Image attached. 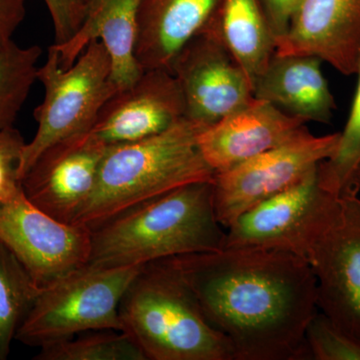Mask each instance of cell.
Returning <instances> with one entry per match:
<instances>
[{
    "label": "cell",
    "instance_id": "cb8c5ba5",
    "mask_svg": "<svg viewBox=\"0 0 360 360\" xmlns=\"http://www.w3.org/2000/svg\"><path fill=\"white\" fill-rule=\"evenodd\" d=\"M314 360H360V340L338 328L322 312L310 321L305 333Z\"/></svg>",
    "mask_w": 360,
    "mask_h": 360
},
{
    "label": "cell",
    "instance_id": "f1b7e54d",
    "mask_svg": "<svg viewBox=\"0 0 360 360\" xmlns=\"http://www.w3.org/2000/svg\"><path fill=\"white\" fill-rule=\"evenodd\" d=\"M352 186L356 188L360 193V165L357 167L356 172H355L354 179H352Z\"/></svg>",
    "mask_w": 360,
    "mask_h": 360
},
{
    "label": "cell",
    "instance_id": "d4e9b609",
    "mask_svg": "<svg viewBox=\"0 0 360 360\" xmlns=\"http://www.w3.org/2000/svg\"><path fill=\"white\" fill-rule=\"evenodd\" d=\"M25 144L14 127L0 130V206L22 191L20 167Z\"/></svg>",
    "mask_w": 360,
    "mask_h": 360
},
{
    "label": "cell",
    "instance_id": "7402d4cb",
    "mask_svg": "<svg viewBox=\"0 0 360 360\" xmlns=\"http://www.w3.org/2000/svg\"><path fill=\"white\" fill-rule=\"evenodd\" d=\"M37 360H148L141 347L124 331L97 330L40 348Z\"/></svg>",
    "mask_w": 360,
    "mask_h": 360
},
{
    "label": "cell",
    "instance_id": "2e32d148",
    "mask_svg": "<svg viewBox=\"0 0 360 360\" xmlns=\"http://www.w3.org/2000/svg\"><path fill=\"white\" fill-rule=\"evenodd\" d=\"M139 4L141 0H90L77 34L65 44H52L61 68L72 65L87 45L98 39L110 54L116 87L134 84L143 71L134 53Z\"/></svg>",
    "mask_w": 360,
    "mask_h": 360
},
{
    "label": "cell",
    "instance_id": "8992f818",
    "mask_svg": "<svg viewBox=\"0 0 360 360\" xmlns=\"http://www.w3.org/2000/svg\"><path fill=\"white\" fill-rule=\"evenodd\" d=\"M37 79L44 85V97L33 113L37 134L21 155V179L45 149L90 131L104 104L118 90L110 54L98 39L92 40L68 68L59 65L58 51L51 45Z\"/></svg>",
    "mask_w": 360,
    "mask_h": 360
},
{
    "label": "cell",
    "instance_id": "30bf717a",
    "mask_svg": "<svg viewBox=\"0 0 360 360\" xmlns=\"http://www.w3.org/2000/svg\"><path fill=\"white\" fill-rule=\"evenodd\" d=\"M0 241L41 290L89 264L91 231L42 212L22 189L0 206Z\"/></svg>",
    "mask_w": 360,
    "mask_h": 360
},
{
    "label": "cell",
    "instance_id": "ac0fdd59",
    "mask_svg": "<svg viewBox=\"0 0 360 360\" xmlns=\"http://www.w3.org/2000/svg\"><path fill=\"white\" fill-rule=\"evenodd\" d=\"M219 0H141L135 58L142 70H167L202 30Z\"/></svg>",
    "mask_w": 360,
    "mask_h": 360
},
{
    "label": "cell",
    "instance_id": "4fadbf2b",
    "mask_svg": "<svg viewBox=\"0 0 360 360\" xmlns=\"http://www.w3.org/2000/svg\"><path fill=\"white\" fill-rule=\"evenodd\" d=\"M186 117V104L176 78L167 70L142 71L106 101L92 134L108 146L155 136Z\"/></svg>",
    "mask_w": 360,
    "mask_h": 360
},
{
    "label": "cell",
    "instance_id": "d6986e66",
    "mask_svg": "<svg viewBox=\"0 0 360 360\" xmlns=\"http://www.w3.org/2000/svg\"><path fill=\"white\" fill-rule=\"evenodd\" d=\"M202 30L224 45L253 89L276 51V39L257 0H219Z\"/></svg>",
    "mask_w": 360,
    "mask_h": 360
},
{
    "label": "cell",
    "instance_id": "3957f363",
    "mask_svg": "<svg viewBox=\"0 0 360 360\" xmlns=\"http://www.w3.org/2000/svg\"><path fill=\"white\" fill-rule=\"evenodd\" d=\"M206 127L184 117L155 136L108 146L96 189L71 224L91 231L118 213L179 187L213 180L214 170L198 144Z\"/></svg>",
    "mask_w": 360,
    "mask_h": 360
},
{
    "label": "cell",
    "instance_id": "e0dca14e",
    "mask_svg": "<svg viewBox=\"0 0 360 360\" xmlns=\"http://www.w3.org/2000/svg\"><path fill=\"white\" fill-rule=\"evenodd\" d=\"M322 63L315 56L276 52L253 84V96L304 122L328 124L336 105Z\"/></svg>",
    "mask_w": 360,
    "mask_h": 360
},
{
    "label": "cell",
    "instance_id": "7c38bea8",
    "mask_svg": "<svg viewBox=\"0 0 360 360\" xmlns=\"http://www.w3.org/2000/svg\"><path fill=\"white\" fill-rule=\"evenodd\" d=\"M108 148L90 131L49 146L23 175V193L42 212L72 224L96 189Z\"/></svg>",
    "mask_w": 360,
    "mask_h": 360
},
{
    "label": "cell",
    "instance_id": "8fae6325",
    "mask_svg": "<svg viewBox=\"0 0 360 360\" xmlns=\"http://www.w3.org/2000/svg\"><path fill=\"white\" fill-rule=\"evenodd\" d=\"M176 78L186 117L210 127L250 103L252 86L243 68L212 33L201 30L175 56Z\"/></svg>",
    "mask_w": 360,
    "mask_h": 360
},
{
    "label": "cell",
    "instance_id": "ffe728a7",
    "mask_svg": "<svg viewBox=\"0 0 360 360\" xmlns=\"http://www.w3.org/2000/svg\"><path fill=\"white\" fill-rule=\"evenodd\" d=\"M39 291L20 260L0 241V360L8 357Z\"/></svg>",
    "mask_w": 360,
    "mask_h": 360
},
{
    "label": "cell",
    "instance_id": "9c48e42d",
    "mask_svg": "<svg viewBox=\"0 0 360 360\" xmlns=\"http://www.w3.org/2000/svg\"><path fill=\"white\" fill-rule=\"evenodd\" d=\"M316 279L317 309L360 340V193L342 191L307 257Z\"/></svg>",
    "mask_w": 360,
    "mask_h": 360
},
{
    "label": "cell",
    "instance_id": "f546056e",
    "mask_svg": "<svg viewBox=\"0 0 360 360\" xmlns=\"http://www.w3.org/2000/svg\"><path fill=\"white\" fill-rule=\"evenodd\" d=\"M82 4H84V6H86V8H87V6H89L90 0H82Z\"/></svg>",
    "mask_w": 360,
    "mask_h": 360
},
{
    "label": "cell",
    "instance_id": "5b68a950",
    "mask_svg": "<svg viewBox=\"0 0 360 360\" xmlns=\"http://www.w3.org/2000/svg\"><path fill=\"white\" fill-rule=\"evenodd\" d=\"M141 269L86 264L73 270L39 291L15 340L41 348L86 331H122L120 302Z\"/></svg>",
    "mask_w": 360,
    "mask_h": 360
},
{
    "label": "cell",
    "instance_id": "ba28073f",
    "mask_svg": "<svg viewBox=\"0 0 360 360\" xmlns=\"http://www.w3.org/2000/svg\"><path fill=\"white\" fill-rule=\"evenodd\" d=\"M340 132L321 136L307 129L291 141L226 172L215 174L217 220L225 229L238 217L300 182L335 153Z\"/></svg>",
    "mask_w": 360,
    "mask_h": 360
},
{
    "label": "cell",
    "instance_id": "277c9868",
    "mask_svg": "<svg viewBox=\"0 0 360 360\" xmlns=\"http://www.w3.org/2000/svg\"><path fill=\"white\" fill-rule=\"evenodd\" d=\"M123 330L148 360H234L198 298L168 259L142 266L120 304Z\"/></svg>",
    "mask_w": 360,
    "mask_h": 360
},
{
    "label": "cell",
    "instance_id": "52a82bcc",
    "mask_svg": "<svg viewBox=\"0 0 360 360\" xmlns=\"http://www.w3.org/2000/svg\"><path fill=\"white\" fill-rule=\"evenodd\" d=\"M319 167L295 186L238 217L226 229L224 248L281 250L307 260L340 198L322 187Z\"/></svg>",
    "mask_w": 360,
    "mask_h": 360
},
{
    "label": "cell",
    "instance_id": "7a4b0ae2",
    "mask_svg": "<svg viewBox=\"0 0 360 360\" xmlns=\"http://www.w3.org/2000/svg\"><path fill=\"white\" fill-rule=\"evenodd\" d=\"M213 180L193 182L118 213L91 229L89 265L143 266L224 248Z\"/></svg>",
    "mask_w": 360,
    "mask_h": 360
},
{
    "label": "cell",
    "instance_id": "4316f807",
    "mask_svg": "<svg viewBox=\"0 0 360 360\" xmlns=\"http://www.w3.org/2000/svg\"><path fill=\"white\" fill-rule=\"evenodd\" d=\"M276 41L288 32L302 0H257Z\"/></svg>",
    "mask_w": 360,
    "mask_h": 360
},
{
    "label": "cell",
    "instance_id": "6da1fadb",
    "mask_svg": "<svg viewBox=\"0 0 360 360\" xmlns=\"http://www.w3.org/2000/svg\"><path fill=\"white\" fill-rule=\"evenodd\" d=\"M234 360H307L305 333L319 312L316 279L304 258L276 250L224 248L167 258Z\"/></svg>",
    "mask_w": 360,
    "mask_h": 360
},
{
    "label": "cell",
    "instance_id": "603a6c76",
    "mask_svg": "<svg viewBox=\"0 0 360 360\" xmlns=\"http://www.w3.org/2000/svg\"><path fill=\"white\" fill-rule=\"evenodd\" d=\"M355 75L356 90L347 124L340 132L335 153L319 167L322 187L333 194H340L352 187V179L360 165V58Z\"/></svg>",
    "mask_w": 360,
    "mask_h": 360
},
{
    "label": "cell",
    "instance_id": "44dd1931",
    "mask_svg": "<svg viewBox=\"0 0 360 360\" xmlns=\"http://www.w3.org/2000/svg\"><path fill=\"white\" fill-rule=\"evenodd\" d=\"M42 54L39 45L14 41L0 51V130L13 127L35 80Z\"/></svg>",
    "mask_w": 360,
    "mask_h": 360
},
{
    "label": "cell",
    "instance_id": "9a60e30c",
    "mask_svg": "<svg viewBox=\"0 0 360 360\" xmlns=\"http://www.w3.org/2000/svg\"><path fill=\"white\" fill-rule=\"evenodd\" d=\"M276 53L311 56L341 75H355L360 58V0H302Z\"/></svg>",
    "mask_w": 360,
    "mask_h": 360
},
{
    "label": "cell",
    "instance_id": "83f0119b",
    "mask_svg": "<svg viewBox=\"0 0 360 360\" xmlns=\"http://www.w3.org/2000/svg\"><path fill=\"white\" fill-rule=\"evenodd\" d=\"M26 0H0V51L13 41L14 32L25 18Z\"/></svg>",
    "mask_w": 360,
    "mask_h": 360
},
{
    "label": "cell",
    "instance_id": "484cf974",
    "mask_svg": "<svg viewBox=\"0 0 360 360\" xmlns=\"http://www.w3.org/2000/svg\"><path fill=\"white\" fill-rule=\"evenodd\" d=\"M52 23H53V44H63L72 39L79 30L86 15V6L82 0H44Z\"/></svg>",
    "mask_w": 360,
    "mask_h": 360
},
{
    "label": "cell",
    "instance_id": "5bb4252c",
    "mask_svg": "<svg viewBox=\"0 0 360 360\" xmlns=\"http://www.w3.org/2000/svg\"><path fill=\"white\" fill-rule=\"evenodd\" d=\"M307 129V122L253 97L206 127L198 144L206 162L219 174L291 141Z\"/></svg>",
    "mask_w": 360,
    "mask_h": 360
}]
</instances>
